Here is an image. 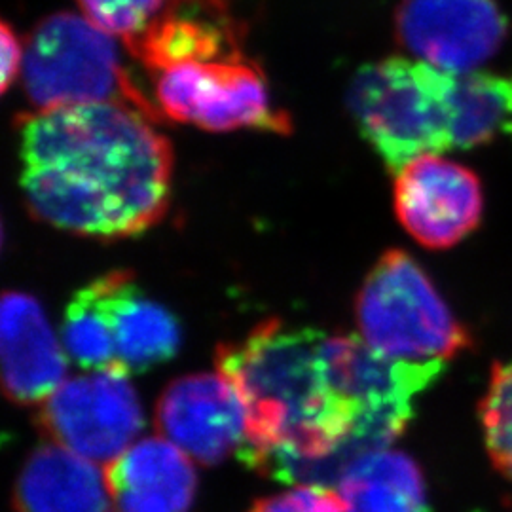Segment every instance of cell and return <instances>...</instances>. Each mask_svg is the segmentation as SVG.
Masks as SVG:
<instances>
[{
	"mask_svg": "<svg viewBox=\"0 0 512 512\" xmlns=\"http://www.w3.org/2000/svg\"><path fill=\"white\" fill-rule=\"evenodd\" d=\"M0 67H2V82L0 88L6 93L10 90V86L16 82L18 74L21 73L23 67V57L25 50L19 42L18 35L12 31V27L8 23H2L0 27Z\"/></svg>",
	"mask_w": 512,
	"mask_h": 512,
	"instance_id": "cell-23",
	"label": "cell"
},
{
	"mask_svg": "<svg viewBox=\"0 0 512 512\" xmlns=\"http://www.w3.org/2000/svg\"><path fill=\"white\" fill-rule=\"evenodd\" d=\"M323 361L334 387L361 410L366 452L385 450L406 431L414 401L433 384L444 363L399 361L370 348L357 334L327 336Z\"/></svg>",
	"mask_w": 512,
	"mask_h": 512,
	"instance_id": "cell-7",
	"label": "cell"
},
{
	"mask_svg": "<svg viewBox=\"0 0 512 512\" xmlns=\"http://www.w3.org/2000/svg\"><path fill=\"white\" fill-rule=\"evenodd\" d=\"M348 512H427L420 465L395 450H376L355 459L338 478Z\"/></svg>",
	"mask_w": 512,
	"mask_h": 512,
	"instance_id": "cell-17",
	"label": "cell"
},
{
	"mask_svg": "<svg viewBox=\"0 0 512 512\" xmlns=\"http://www.w3.org/2000/svg\"><path fill=\"white\" fill-rule=\"evenodd\" d=\"M37 420L50 442L107 467L135 444L143 410L128 370L110 366L63 382L42 403Z\"/></svg>",
	"mask_w": 512,
	"mask_h": 512,
	"instance_id": "cell-8",
	"label": "cell"
},
{
	"mask_svg": "<svg viewBox=\"0 0 512 512\" xmlns=\"http://www.w3.org/2000/svg\"><path fill=\"white\" fill-rule=\"evenodd\" d=\"M18 512H109L112 505L105 471L65 446H38L16 482Z\"/></svg>",
	"mask_w": 512,
	"mask_h": 512,
	"instance_id": "cell-16",
	"label": "cell"
},
{
	"mask_svg": "<svg viewBox=\"0 0 512 512\" xmlns=\"http://www.w3.org/2000/svg\"><path fill=\"white\" fill-rule=\"evenodd\" d=\"M152 116L122 103L37 110L19 120L27 209L63 232L137 236L169 207L173 150Z\"/></svg>",
	"mask_w": 512,
	"mask_h": 512,
	"instance_id": "cell-1",
	"label": "cell"
},
{
	"mask_svg": "<svg viewBox=\"0 0 512 512\" xmlns=\"http://www.w3.org/2000/svg\"><path fill=\"white\" fill-rule=\"evenodd\" d=\"M164 439L200 465H217L247 440V418L236 387L222 374H192L165 387L156 406Z\"/></svg>",
	"mask_w": 512,
	"mask_h": 512,
	"instance_id": "cell-11",
	"label": "cell"
},
{
	"mask_svg": "<svg viewBox=\"0 0 512 512\" xmlns=\"http://www.w3.org/2000/svg\"><path fill=\"white\" fill-rule=\"evenodd\" d=\"M446 107L452 148L473 150L512 131V78L499 74L446 73Z\"/></svg>",
	"mask_w": 512,
	"mask_h": 512,
	"instance_id": "cell-18",
	"label": "cell"
},
{
	"mask_svg": "<svg viewBox=\"0 0 512 512\" xmlns=\"http://www.w3.org/2000/svg\"><path fill=\"white\" fill-rule=\"evenodd\" d=\"M105 476L118 512H188L198 486L194 461L164 437L135 442Z\"/></svg>",
	"mask_w": 512,
	"mask_h": 512,
	"instance_id": "cell-14",
	"label": "cell"
},
{
	"mask_svg": "<svg viewBox=\"0 0 512 512\" xmlns=\"http://www.w3.org/2000/svg\"><path fill=\"white\" fill-rule=\"evenodd\" d=\"M82 16L110 37L139 35L160 16L169 0H74Z\"/></svg>",
	"mask_w": 512,
	"mask_h": 512,
	"instance_id": "cell-21",
	"label": "cell"
},
{
	"mask_svg": "<svg viewBox=\"0 0 512 512\" xmlns=\"http://www.w3.org/2000/svg\"><path fill=\"white\" fill-rule=\"evenodd\" d=\"M395 35L408 54L444 73H473L505 44L509 21L495 0H403Z\"/></svg>",
	"mask_w": 512,
	"mask_h": 512,
	"instance_id": "cell-9",
	"label": "cell"
},
{
	"mask_svg": "<svg viewBox=\"0 0 512 512\" xmlns=\"http://www.w3.org/2000/svg\"><path fill=\"white\" fill-rule=\"evenodd\" d=\"M395 213L427 249H450L473 234L484 211L482 184L469 167L440 154L420 156L395 175Z\"/></svg>",
	"mask_w": 512,
	"mask_h": 512,
	"instance_id": "cell-10",
	"label": "cell"
},
{
	"mask_svg": "<svg viewBox=\"0 0 512 512\" xmlns=\"http://www.w3.org/2000/svg\"><path fill=\"white\" fill-rule=\"evenodd\" d=\"M325 334L268 319L217 349L220 374L247 418L241 459L262 475L319 484L368 454L361 410L340 393L323 361Z\"/></svg>",
	"mask_w": 512,
	"mask_h": 512,
	"instance_id": "cell-2",
	"label": "cell"
},
{
	"mask_svg": "<svg viewBox=\"0 0 512 512\" xmlns=\"http://www.w3.org/2000/svg\"><path fill=\"white\" fill-rule=\"evenodd\" d=\"M109 313L116 363L128 372H145L167 363L181 348V329L171 311L150 300L128 270L97 277Z\"/></svg>",
	"mask_w": 512,
	"mask_h": 512,
	"instance_id": "cell-15",
	"label": "cell"
},
{
	"mask_svg": "<svg viewBox=\"0 0 512 512\" xmlns=\"http://www.w3.org/2000/svg\"><path fill=\"white\" fill-rule=\"evenodd\" d=\"M63 348L74 363L90 370H103L116 363V349L109 313L99 279L74 294L63 321Z\"/></svg>",
	"mask_w": 512,
	"mask_h": 512,
	"instance_id": "cell-19",
	"label": "cell"
},
{
	"mask_svg": "<svg viewBox=\"0 0 512 512\" xmlns=\"http://www.w3.org/2000/svg\"><path fill=\"white\" fill-rule=\"evenodd\" d=\"M249 512H348L338 492L319 484H298L283 494L258 499Z\"/></svg>",
	"mask_w": 512,
	"mask_h": 512,
	"instance_id": "cell-22",
	"label": "cell"
},
{
	"mask_svg": "<svg viewBox=\"0 0 512 512\" xmlns=\"http://www.w3.org/2000/svg\"><path fill=\"white\" fill-rule=\"evenodd\" d=\"M158 107L173 122L226 133L260 129L287 135L291 118L272 103L266 76L247 55L190 61L154 74Z\"/></svg>",
	"mask_w": 512,
	"mask_h": 512,
	"instance_id": "cell-6",
	"label": "cell"
},
{
	"mask_svg": "<svg viewBox=\"0 0 512 512\" xmlns=\"http://www.w3.org/2000/svg\"><path fill=\"white\" fill-rule=\"evenodd\" d=\"M511 133H512V131H511Z\"/></svg>",
	"mask_w": 512,
	"mask_h": 512,
	"instance_id": "cell-24",
	"label": "cell"
},
{
	"mask_svg": "<svg viewBox=\"0 0 512 512\" xmlns=\"http://www.w3.org/2000/svg\"><path fill=\"white\" fill-rule=\"evenodd\" d=\"M348 105L363 139L393 175L420 156L452 148L446 73L423 61L385 57L361 67Z\"/></svg>",
	"mask_w": 512,
	"mask_h": 512,
	"instance_id": "cell-3",
	"label": "cell"
},
{
	"mask_svg": "<svg viewBox=\"0 0 512 512\" xmlns=\"http://www.w3.org/2000/svg\"><path fill=\"white\" fill-rule=\"evenodd\" d=\"M2 385L12 403L42 404L65 382L67 355L37 298L8 291L0 308Z\"/></svg>",
	"mask_w": 512,
	"mask_h": 512,
	"instance_id": "cell-13",
	"label": "cell"
},
{
	"mask_svg": "<svg viewBox=\"0 0 512 512\" xmlns=\"http://www.w3.org/2000/svg\"><path fill=\"white\" fill-rule=\"evenodd\" d=\"M21 80L37 110L122 103L158 116L124 71L112 37L78 14L57 12L38 23L25 46Z\"/></svg>",
	"mask_w": 512,
	"mask_h": 512,
	"instance_id": "cell-5",
	"label": "cell"
},
{
	"mask_svg": "<svg viewBox=\"0 0 512 512\" xmlns=\"http://www.w3.org/2000/svg\"><path fill=\"white\" fill-rule=\"evenodd\" d=\"M355 319L370 348L399 361L446 363L473 348L431 277L401 249L384 253L366 275Z\"/></svg>",
	"mask_w": 512,
	"mask_h": 512,
	"instance_id": "cell-4",
	"label": "cell"
},
{
	"mask_svg": "<svg viewBox=\"0 0 512 512\" xmlns=\"http://www.w3.org/2000/svg\"><path fill=\"white\" fill-rule=\"evenodd\" d=\"M126 46L152 74L190 61L245 55L243 25L226 0H169Z\"/></svg>",
	"mask_w": 512,
	"mask_h": 512,
	"instance_id": "cell-12",
	"label": "cell"
},
{
	"mask_svg": "<svg viewBox=\"0 0 512 512\" xmlns=\"http://www.w3.org/2000/svg\"><path fill=\"white\" fill-rule=\"evenodd\" d=\"M478 414L488 456L512 482V361L494 366Z\"/></svg>",
	"mask_w": 512,
	"mask_h": 512,
	"instance_id": "cell-20",
	"label": "cell"
}]
</instances>
